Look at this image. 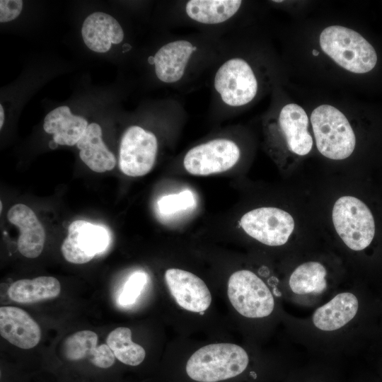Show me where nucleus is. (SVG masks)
I'll use <instances>...</instances> for the list:
<instances>
[{
  "instance_id": "7ed1b4c3",
  "label": "nucleus",
  "mask_w": 382,
  "mask_h": 382,
  "mask_svg": "<svg viewBox=\"0 0 382 382\" xmlns=\"http://www.w3.org/2000/svg\"><path fill=\"white\" fill-rule=\"evenodd\" d=\"M243 4L241 0L173 1L168 20L173 28L190 27L225 36L237 30L236 21Z\"/></svg>"
},
{
  "instance_id": "4468645a",
  "label": "nucleus",
  "mask_w": 382,
  "mask_h": 382,
  "mask_svg": "<svg viewBox=\"0 0 382 382\" xmlns=\"http://www.w3.org/2000/svg\"><path fill=\"white\" fill-rule=\"evenodd\" d=\"M0 334L11 344L24 349L35 347L41 338V329L31 316L15 306L0 308Z\"/></svg>"
},
{
  "instance_id": "0eeeda50",
  "label": "nucleus",
  "mask_w": 382,
  "mask_h": 382,
  "mask_svg": "<svg viewBox=\"0 0 382 382\" xmlns=\"http://www.w3.org/2000/svg\"><path fill=\"white\" fill-rule=\"evenodd\" d=\"M335 228L345 245L353 250H361L371 243L375 234L374 216L369 207L352 196H343L332 209Z\"/></svg>"
},
{
  "instance_id": "c756f323",
  "label": "nucleus",
  "mask_w": 382,
  "mask_h": 382,
  "mask_svg": "<svg viewBox=\"0 0 382 382\" xmlns=\"http://www.w3.org/2000/svg\"><path fill=\"white\" fill-rule=\"evenodd\" d=\"M0 204H1L0 209H1H1H2V202H0Z\"/></svg>"
},
{
  "instance_id": "a211bd4d",
  "label": "nucleus",
  "mask_w": 382,
  "mask_h": 382,
  "mask_svg": "<svg viewBox=\"0 0 382 382\" xmlns=\"http://www.w3.org/2000/svg\"><path fill=\"white\" fill-rule=\"evenodd\" d=\"M278 125L291 152L304 156L311 151L313 139L308 131V118L301 106L289 103L282 107L278 115Z\"/></svg>"
},
{
  "instance_id": "bb28decb",
  "label": "nucleus",
  "mask_w": 382,
  "mask_h": 382,
  "mask_svg": "<svg viewBox=\"0 0 382 382\" xmlns=\"http://www.w3.org/2000/svg\"><path fill=\"white\" fill-rule=\"evenodd\" d=\"M22 7L21 0H1L0 22L6 23L16 18L20 15Z\"/></svg>"
},
{
  "instance_id": "5701e85b",
  "label": "nucleus",
  "mask_w": 382,
  "mask_h": 382,
  "mask_svg": "<svg viewBox=\"0 0 382 382\" xmlns=\"http://www.w3.org/2000/svg\"><path fill=\"white\" fill-rule=\"evenodd\" d=\"M326 270L318 262H307L297 267L290 276L289 284L297 294H320L327 286Z\"/></svg>"
},
{
  "instance_id": "39448f33",
  "label": "nucleus",
  "mask_w": 382,
  "mask_h": 382,
  "mask_svg": "<svg viewBox=\"0 0 382 382\" xmlns=\"http://www.w3.org/2000/svg\"><path fill=\"white\" fill-rule=\"evenodd\" d=\"M320 45L338 65L353 73L369 72L377 62L373 46L359 33L343 26L325 28L320 35Z\"/></svg>"
},
{
  "instance_id": "6ab92c4d",
  "label": "nucleus",
  "mask_w": 382,
  "mask_h": 382,
  "mask_svg": "<svg viewBox=\"0 0 382 382\" xmlns=\"http://www.w3.org/2000/svg\"><path fill=\"white\" fill-rule=\"evenodd\" d=\"M359 308L358 299L350 292L337 294L313 314V325L323 331H334L349 323Z\"/></svg>"
},
{
  "instance_id": "cd10ccee",
  "label": "nucleus",
  "mask_w": 382,
  "mask_h": 382,
  "mask_svg": "<svg viewBox=\"0 0 382 382\" xmlns=\"http://www.w3.org/2000/svg\"><path fill=\"white\" fill-rule=\"evenodd\" d=\"M4 121V111L2 105H0V128H2Z\"/></svg>"
},
{
  "instance_id": "f257e3e1",
  "label": "nucleus",
  "mask_w": 382,
  "mask_h": 382,
  "mask_svg": "<svg viewBox=\"0 0 382 382\" xmlns=\"http://www.w3.org/2000/svg\"><path fill=\"white\" fill-rule=\"evenodd\" d=\"M224 36L205 32L173 34L147 57L156 79L180 92H188L207 81L215 64Z\"/></svg>"
},
{
  "instance_id": "412c9836",
  "label": "nucleus",
  "mask_w": 382,
  "mask_h": 382,
  "mask_svg": "<svg viewBox=\"0 0 382 382\" xmlns=\"http://www.w3.org/2000/svg\"><path fill=\"white\" fill-rule=\"evenodd\" d=\"M76 146L81 159L92 170L103 173L115 168L116 158L103 141L99 125L89 124Z\"/></svg>"
},
{
  "instance_id": "f8f14e48",
  "label": "nucleus",
  "mask_w": 382,
  "mask_h": 382,
  "mask_svg": "<svg viewBox=\"0 0 382 382\" xmlns=\"http://www.w3.org/2000/svg\"><path fill=\"white\" fill-rule=\"evenodd\" d=\"M107 230L85 220H76L68 228V236L61 246L65 260L74 264H84L104 251L109 244Z\"/></svg>"
},
{
  "instance_id": "a878e982",
  "label": "nucleus",
  "mask_w": 382,
  "mask_h": 382,
  "mask_svg": "<svg viewBox=\"0 0 382 382\" xmlns=\"http://www.w3.org/2000/svg\"><path fill=\"white\" fill-rule=\"evenodd\" d=\"M147 282V276L143 272H135L132 274L125 284L119 296V302L122 306L133 304Z\"/></svg>"
},
{
  "instance_id": "1a4fd4ad",
  "label": "nucleus",
  "mask_w": 382,
  "mask_h": 382,
  "mask_svg": "<svg viewBox=\"0 0 382 382\" xmlns=\"http://www.w3.org/2000/svg\"><path fill=\"white\" fill-rule=\"evenodd\" d=\"M228 296L233 308L243 316H268L274 308V297L265 283L250 270L233 273L228 282Z\"/></svg>"
},
{
  "instance_id": "423d86ee",
  "label": "nucleus",
  "mask_w": 382,
  "mask_h": 382,
  "mask_svg": "<svg viewBox=\"0 0 382 382\" xmlns=\"http://www.w3.org/2000/svg\"><path fill=\"white\" fill-rule=\"evenodd\" d=\"M311 122L316 146L324 156L342 160L353 152L356 138L345 115L330 105H321L311 113Z\"/></svg>"
},
{
  "instance_id": "dca6fc26",
  "label": "nucleus",
  "mask_w": 382,
  "mask_h": 382,
  "mask_svg": "<svg viewBox=\"0 0 382 382\" xmlns=\"http://www.w3.org/2000/svg\"><path fill=\"white\" fill-rule=\"evenodd\" d=\"M98 335L91 330H81L67 337L62 344V352L70 361L88 359L94 366L108 369L115 362V355L107 344L97 346Z\"/></svg>"
},
{
  "instance_id": "9d476101",
  "label": "nucleus",
  "mask_w": 382,
  "mask_h": 382,
  "mask_svg": "<svg viewBox=\"0 0 382 382\" xmlns=\"http://www.w3.org/2000/svg\"><path fill=\"white\" fill-rule=\"evenodd\" d=\"M158 151V139L151 131L137 125L123 133L120 145L119 167L130 177L147 174L154 167Z\"/></svg>"
},
{
  "instance_id": "f3484780",
  "label": "nucleus",
  "mask_w": 382,
  "mask_h": 382,
  "mask_svg": "<svg viewBox=\"0 0 382 382\" xmlns=\"http://www.w3.org/2000/svg\"><path fill=\"white\" fill-rule=\"evenodd\" d=\"M81 35L86 45L96 52H108L112 44H120L125 37L119 22L102 12L93 13L85 19Z\"/></svg>"
},
{
  "instance_id": "2eb2a0df",
  "label": "nucleus",
  "mask_w": 382,
  "mask_h": 382,
  "mask_svg": "<svg viewBox=\"0 0 382 382\" xmlns=\"http://www.w3.org/2000/svg\"><path fill=\"white\" fill-rule=\"evenodd\" d=\"M7 217L19 229L17 245L20 253L28 258L38 257L44 248L45 231L34 212L25 204H17L8 210Z\"/></svg>"
},
{
  "instance_id": "b1692460",
  "label": "nucleus",
  "mask_w": 382,
  "mask_h": 382,
  "mask_svg": "<svg viewBox=\"0 0 382 382\" xmlns=\"http://www.w3.org/2000/svg\"><path fill=\"white\" fill-rule=\"evenodd\" d=\"M106 344L115 357L125 364L138 366L145 358L144 349L132 342V332L128 328L118 327L114 329L107 336Z\"/></svg>"
},
{
  "instance_id": "4be33fe9",
  "label": "nucleus",
  "mask_w": 382,
  "mask_h": 382,
  "mask_svg": "<svg viewBox=\"0 0 382 382\" xmlns=\"http://www.w3.org/2000/svg\"><path fill=\"white\" fill-rule=\"evenodd\" d=\"M61 291L58 279L40 276L33 279H20L13 282L8 289L9 298L21 303H33L54 299Z\"/></svg>"
},
{
  "instance_id": "c85d7f7f",
  "label": "nucleus",
  "mask_w": 382,
  "mask_h": 382,
  "mask_svg": "<svg viewBox=\"0 0 382 382\" xmlns=\"http://www.w3.org/2000/svg\"><path fill=\"white\" fill-rule=\"evenodd\" d=\"M319 52L318 51L316 50H313V54L316 56V55H318Z\"/></svg>"
},
{
  "instance_id": "ddd939ff",
  "label": "nucleus",
  "mask_w": 382,
  "mask_h": 382,
  "mask_svg": "<svg viewBox=\"0 0 382 382\" xmlns=\"http://www.w3.org/2000/svg\"><path fill=\"white\" fill-rule=\"evenodd\" d=\"M165 280L176 303L183 308L202 313L212 302L211 293L202 279L180 269L170 268L165 272Z\"/></svg>"
},
{
  "instance_id": "f03ea898",
  "label": "nucleus",
  "mask_w": 382,
  "mask_h": 382,
  "mask_svg": "<svg viewBox=\"0 0 382 382\" xmlns=\"http://www.w3.org/2000/svg\"><path fill=\"white\" fill-rule=\"evenodd\" d=\"M237 30L224 37L207 81L211 93L208 111L212 117L231 116L252 103L259 92L258 77L241 50Z\"/></svg>"
},
{
  "instance_id": "20e7f679",
  "label": "nucleus",
  "mask_w": 382,
  "mask_h": 382,
  "mask_svg": "<svg viewBox=\"0 0 382 382\" xmlns=\"http://www.w3.org/2000/svg\"><path fill=\"white\" fill-rule=\"evenodd\" d=\"M245 350L231 343L211 344L194 352L186 364L188 376L197 382H218L236 377L248 366Z\"/></svg>"
},
{
  "instance_id": "aec40b11",
  "label": "nucleus",
  "mask_w": 382,
  "mask_h": 382,
  "mask_svg": "<svg viewBox=\"0 0 382 382\" xmlns=\"http://www.w3.org/2000/svg\"><path fill=\"white\" fill-rule=\"evenodd\" d=\"M88 126L81 116L74 115L68 106H59L50 112L44 120V130L53 135V141L60 145L74 146L78 143Z\"/></svg>"
},
{
  "instance_id": "393cba45",
  "label": "nucleus",
  "mask_w": 382,
  "mask_h": 382,
  "mask_svg": "<svg viewBox=\"0 0 382 382\" xmlns=\"http://www.w3.org/2000/svg\"><path fill=\"white\" fill-rule=\"evenodd\" d=\"M195 203L193 193L189 190H185L179 193L170 194L161 197L157 204L161 214L170 215L190 209L195 205Z\"/></svg>"
},
{
  "instance_id": "9b49d317",
  "label": "nucleus",
  "mask_w": 382,
  "mask_h": 382,
  "mask_svg": "<svg viewBox=\"0 0 382 382\" xmlns=\"http://www.w3.org/2000/svg\"><path fill=\"white\" fill-rule=\"evenodd\" d=\"M244 231L270 246L285 244L294 228L291 215L276 207H260L245 213L240 220Z\"/></svg>"
},
{
  "instance_id": "6e6552de",
  "label": "nucleus",
  "mask_w": 382,
  "mask_h": 382,
  "mask_svg": "<svg viewBox=\"0 0 382 382\" xmlns=\"http://www.w3.org/2000/svg\"><path fill=\"white\" fill-rule=\"evenodd\" d=\"M241 156V147L234 139L218 137L192 146L185 154L183 165L191 175H209L230 170Z\"/></svg>"
}]
</instances>
